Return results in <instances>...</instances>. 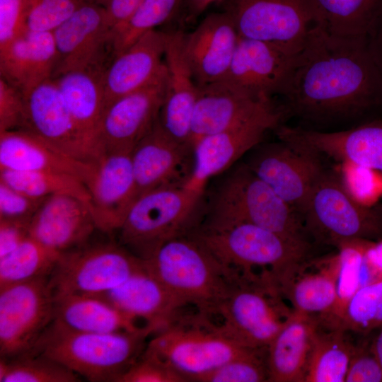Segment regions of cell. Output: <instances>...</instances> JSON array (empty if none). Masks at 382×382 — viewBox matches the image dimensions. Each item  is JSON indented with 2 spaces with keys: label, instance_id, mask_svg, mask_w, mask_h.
<instances>
[{
  "label": "cell",
  "instance_id": "38",
  "mask_svg": "<svg viewBox=\"0 0 382 382\" xmlns=\"http://www.w3.org/2000/svg\"><path fill=\"white\" fill-rule=\"evenodd\" d=\"M60 254L28 237L13 251L0 258V287L48 277Z\"/></svg>",
  "mask_w": 382,
  "mask_h": 382
},
{
  "label": "cell",
  "instance_id": "11",
  "mask_svg": "<svg viewBox=\"0 0 382 382\" xmlns=\"http://www.w3.org/2000/svg\"><path fill=\"white\" fill-rule=\"evenodd\" d=\"M48 277L0 287V358L32 351L52 323L55 300Z\"/></svg>",
  "mask_w": 382,
  "mask_h": 382
},
{
  "label": "cell",
  "instance_id": "30",
  "mask_svg": "<svg viewBox=\"0 0 382 382\" xmlns=\"http://www.w3.org/2000/svg\"><path fill=\"white\" fill-rule=\"evenodd\" d=\"M103 68L66 71L54 78L74 124L96 161L103 154L98 132L105 108Z\"/></svg>",
  "mask_w": 382,
  "mask_h": 382
},
{
  "label": "cell",
  "instance_id": "50",
  "mask_svg": "<svg viewBox=\"0 0 382 382\" xmlns=\"http://www.w3.org/2000/svg\"><path fill=\"white\" fill-rule=\"evenodd\" d=\"M29 224L0 219V258L11 253L29 237Z\"/></svg>",
  "mask_w": 382,
  "mask_h": 382
},
{
  "label": "cell",
  "instance_id": "1",
  "mask_svg": "<svg viewBox=\"0 0 382 382\" xmlns=\"http://www.w3.org/2000/svg\"><path fill=\"white\" fill-rule=\"evenodd\" d=\"M280 97L284 120L297 119L315 130L359 122L381 110L382 78L368 37L335 35L315 25Z\"/></svg>",
  "mask_w": 382,
  "mask_h": 382
},
{
  "label": "cell",
  "instance_id": "40",
  "mask_svg": "<svg viewBox=\"0 0 382 382\" xmlns=\"http://www.w3.org/2000/svg\"><path fill=\"white\" fill-rule=\"evenodd\" d=\"M74 371L43 354L30 352L11 358H0V382H78Z\"/></svg>",
  "mask_w": 382,
  "mask_h": 382
},
{
  "label": "cell",
  "instance_id": "35",
  "mask_svg": "<svg viewBox=\"0 0 382 382\" xmlns=\"http://www.w3.org/2000/svg\"><path fill=\"white\" fill-rule=\"evenodd\" d=\"M323 328L324 330L318 323L308 357L304 382H345L356 345L349 340L347 331Z\"/></svg>",
  "mask_w": 382,
  "mask_h": 382
},
{
  "label": "cell",
  "instance_id": "52",
  "mask_svg": "<svg viewBox=\"0 0 382 382\" xmlns=\"http://www.w3.org/2000/svg\"><path fill=\"white\" fill-rule=\"evenodd\" d=\"M364 267L365 284L382 278V238L369 241L364 253Z\"/></svg>",
  "mask_w": 382,
  "mask_h": 382
},
{
  "label": "cell",
  "instance_id": "15",
  "mask_svg": "<svg viewBox=\"0 0 382 382\" xmlns=\"http://www.w3.org/2000/svg\"><path fill=\"white\" fill-rule=\"evenodd\" d=\"M52 33L57 52L52 78L72 70L105 69L112 59L104 7L86 2Z\"/></svg>",
  "mask_w": 382,
  "mask_h": 382
},
{
  "label": "cell",
  "instance_id": "32",
  "mask_svg": "<svg viewBox=\"0 0 382 382\" xmlns=\"http://www.w3.org/2000/svg\"><path fill=\"white\" fill-rule=\"evenodd\" d=\"M53 323L88 332H131L159 326L132 316L98 296L68 295L54 299Z\"/></svg>",
  "mask_w": 382,
  "mask_h": 382
},
{
  "label": "cell",
  "instance_id": "55",
  "mask_svg": "<svg viewBox=\"0 0 382 382\" xmlns=\"http://www.w3.org/2000/svg\"><path fill=\"white\" fill-rule=\"evenodd\" d=\"M371 348L382 366V326L378 330V332L371 341Z\"/></svg>",
  "mask_w": 382,
  "mask_h": 382
},
{
  "label": "cell",
  "instance_id": "16",
  "mask_svg": "<svg viewBox=\"0 0 382 382\" xmlns=\"http://www.w3.org/2000/svg\"><path fill=\"white\" fill-rule=\"evenodd\" d=\"M300 50L240 37L226 81L258 98L280 96L290 79Z\"/></svg>",
  "mask_w": 382,
  "mask_h": 382
},
{
  "label": "cell",
  "instance_id": "4",
  "mask_svg": "<svg viewBox=\"0 0 382 382\" xmlns=\"http://www.w3.org/2000/svg\"><path fill=\"white\" fill-rule=\"evenodd\" d=\"M144 260L169 291L186 305L211 316L236 274L188 233L168 240Z\"/></svg>",
  "mask_w": 382,
  "mask_h": 382
},
{
  "label": "cell",
  "instance_id": "18",
  "mask_svg": "<svg viewBox=\"0 0 382 382\" xmlns=\"http://www.w3.org/2000/svg\"><path fill=\"white\" fill-rule=\"evenodd\" d=\"M279 139L342 163L382 172V120L373 119L350 129L320 131L280 125Z\"/></svg>",
  "mask_w": 382,
  "mask_h": 382
},
{
  "label": "cell",
  "instance_id": "3",
  "mask_svg": "<svg viewBox=\"0 0 382 382\" xmlns=\"http://www.w3.org/2000/svg\"><path fill=\"white\" fill-rule=\"evenodd\" d=\"M159 330L151 326L111 333L74 331L50 324L32 351L61 363L91 382H117Z\"/></svg>",
  "mask_w": 382,
  "mask_h": 382
},
{
  "label": "cell",
  "instance_id": "39",
  "mask_svg": "<svg viewBox=\"0 0 382 382\" xmlns=\"http://www.w3.org/2000/svg\"><path fill=\"white\" fill-rule=\"evenodd\" d=\"M183 2V0H143L131 17L112 32V59L147 32L178 16Z\"/></svg>",
  "mask_w": 382,
  "mask_h": 382
},
{
  "label": "cell",
  "instance_id": "54",
  "mask_svg": "<svg viewBox=\"0 0 382 382\" xmlns=\"http://www.w3.org/2000/svg\"><path fill=\"white\" fill-rule=\"evenodd\" d=\"M368 47L382 78V15L368 36Z\"/></svg>",
  "mask_w": 382,
  "mask_h": 382
},
{
  "label": "cell",
  "instance_id": "49",
  "mask_svg": "<svg viewBox=\"0 0 382 382\" xmlns=\"http://www.w3.org/2000/svg\"><path fill=\"white\" fill-rule=\"evenodd\" d=\"M26 0H0V47L25 31Z\"/></svg>",
  "mask_w": 382,
  "mask_h": 382
},
{
  "label": "cell",
  "instance_id": "25",
  "mask_svg": "<svg viewBox=\"0 0 382 382\" xmlns=\"http://www.w3.org/2000/svg\"><path fill=\"white\" fill-rule=\"evenodd\" d=\"M96 230L89 207L66 195L46 197L29 224V236L59 253L88 243Z\"/></svg>",
  "mask_w": 382,
  "mask_h": 382
},
{
  "label": "cell",
  "instance_id": "26",
  "mask_svg": "<svg viewBox=\"0 0 382 382\" xmlns=\"http://www.w3.org/2000/svg\"><path fill=\"white\" fill-rule=\"evenodd\" d=\"M340 260L337 252L303 260L274 282L294 311L321 318L335 304Z\"/></svg>",
  "mask_w": 382,
  "mask_h": 382
},
{
  "label": "cell",
  "instance_id": "41",
  "mask_svg": "<svg viewBox=\"0 0 382 382\" xmlns=\"http://www.w3.org/2000/svg\"><path fill=\"white\" fill-rule=\"evenodd\" d=\"M382 326V278L361 286L348 302L338 329L368 335Z\"/></svg>",
  "mask_w": 382,
  "mask_h": 382
},
{
  "label": "cell",
  "instance_id": "34",
  "mask_svg": "<svg viewBox=\"0 0 382 382\" xmlns=\"http://www.w3.org/2000/svg\"><path fill=\"white\" fill-rule=\"evenodd\" d=\"M317 23L338 36L368 37L382 15V0H313Z\"/></svg>",
  "mask_w": 382,
  "mask_h": 382
},
{
  "label": "cell",
  "instance_id": "13",
  "mask_svg": "<svg viewBox=\"0 0 382 382\" xmlns=\"http://www.w3.org/2000/svg\"><path fill=\"white\" fill-rule=\"evenodd\" d=\"M251 151L246 165L302 216L313 189L325 172L320 156L282 140L260 143Z\"/></svg>",
  "mask_w": 382,
  "mask_h": 382
},
{
  "label": "cell",
  "instance_id": "44",
  "mask_svg": "<svg viewBox=\"0 0 382 382\" xmlns=\"http://www.w3.org/2000/svg\"><path fill=\"white\" fill-rule=\"evenodd\" d=\"M379 171L342 163L341 181L347 192L357 202L374 206L382 195V176Z\"/></svg>",
  "mask_w": 382,
  "mask_h": 382
},
{
  "label": "cell",
  "instance_id": "47",
  "mask_svg": "<svg viewBox=\"0 0 382 382\" xmlns=\"http://www.w3.org/2000/svg\"><path fill=\"white\" fill-rule=\"evenodd\" d=\"M345 382H382V366L371 348V342L356 345Z\"/></svg>",
  "mask_w": 382,
  "mask_h": 382
},
{
  "label": "cell",
  "instance_id": "8",
  "mask_svg": "<svg viewBox=\"0 0 382 382\" xmlns=\"http://www.w3.org/2000/svg\"><path fill=\"white\" fill-rule=\"evenodd\" d=\"M202 196L184 186L142 194L129 208L117 231V241L138 257L149 258L163 243L195 226Z\"/></svg>",
  "mask_w": 382,
  "mask_h": 382
},
{
  "label": "cell",
  "instance_id": "21",
  "mask_svg": "<svg viewBox=\"0 0 382 382\" xmlns=\"http://www.w3.org/2000/svg\"><path fill=\"white\" fill-rule=\"evenodd\" d=\"M132 151L105 152L86 184L98 231L112 236L137 198Z\"/></svg>",
  "mask_w": 382,
  "mask_h": 382
},
{
  "label": "cell",
  "instance_id": "12",
  "mask_svg": "<svg viewBox=\"0 0 382 382\" xmlns=\"http://www.w3.org/2000/svg\"><path fill=\"white\" fill-rule=\"evenodd\" d=\"M241 37L301 50L317 23L313 0H222Z\"/></svg>",
  "mask_w": 382,
  "mask_h": 382
},
{
  "label": "cell",
  "instance_id": "48",
  "mask_svg": "<svg viewBox=\"0 0 382 382\" xmlns=\"http://www.w3.org/2000/svg\"><path fill=\"white\" fill-rule=\"evenodd\" d=\"M23 107V94L0 77V132L21 128Z\"/></svg>",
  "mask_w": 382,
  "mask_h": 382
},
{
  "label": "cell",
  "instance_id": "5",
  "mask_svg": "<svg viewBox=\"0 0 382 382\" xmlns=\"http://www.w3.org/2000/svg\"><path fill=\"white\" fill-rule=\"evenodd\" d=\"M184 309L150 337L146 347L187 381L255 349L227 334L211 316Z\"/></svg>",
  "mask_w": 382,
  "mask_h": 382
},
{
  "label": "cell",
  "instance_id": "29",
  "mask_svg": "<svg viewBox=\"0 0 382 382\" xmlns=\"http://www.w3.org/2000/svg\"><path fill=\"white\" fill-rule=\"evenodd\" d=\"M57 61L52 32L27 30L0 47V77L25 94L53 77Z\"/></svg>",
  "mask_w": 382,
  "mask_h": 382
},
{
  "label": "cell",
  "instance_id": "2",
  "mask_svg": "<svg viewBox=\"0 0 382 382\" xmlns=\"http://www.w3.org/2000/svg\"><path fill=\"white\" fill-rule=\"evenodd\" d=\"M210 191L195 227L216 228L248 223L308 243L302 216L246 165L233 166Z\"/></svg>",
  "mask_w": 382,
  "mask_h": 382
},
{
  "label": "cell",
  "instance_id": "46",
  "mask_svg": "<svg viewBox=\"0 0 382 382\" xmlns=\"http://www.w3.org/2000/svg\"><path fill=\"white\" fill-rule=\"evenodd\" d=\"M45 198L30 197L0 181V219L30 223Z\"/></svg>",
  "mask_w": 382,
  "mask_h": 382
},
{
  "label": "cell",
  "instance_id": "56",
  "mask_svg": "<svg viewBox=\"0 0 382 382\" xmlns=\"http://www.w3.org/2000/svg\"><path fill=\"white\" fill-rule=\"evenodd\" d=\"M87 3L94 4L106 8L110 0H85Z\"/></svg>",
  "mask_w": 382,
  "mask_h": 382
},
{
  "label": "cell",
  "instance_id": "6",
  "mask_svg": "<svg viewBox=\"0 0 382 382\" xmlns=\"http://www.w3.org/2000/svg\"><path fill=\"white\" fill-rule=\"evenodd\" d=\"M224 267L236 272H270L274 279L308 258L309 243L248 224L216 228L195 227L189 232Z\"/></svg>",
  "mask_w": 382,
  "mask_h": 382
},
{
  "label": "cell",
  "instance_id": "51",
  "mask_svg": "<svg viewBox=\"0 0 382 382\" xmlns=\"http://www.w3.org/2000/svg\"><path fill=\"white\" fill-rule=\"evenodd\" d=\"M143 0H110L105 11L111 33L124 24Z\"/></svg>",
  "mask_w": 382,
  "mask_h": 382
},
{
  "label": "cell",
  "instance_id": "22",
  "mask_svg": "<svg viewBox=\"0 0 382 382\" xmlns=\"http://www.w3.org/2000/svg\"><path fill=\"white\" fill-rule=\"evenodd\" d=\"M240 35L224 11L207 14L190 33H184L183 50L198 87L225 79Z\"/></svg>",
  "mask_w": 382,
  "mask_h": 382
},
{
  "label": "cell",
  "instance_id": "36",
  "mask_svg": "<svg viewBox=\"0 0 382 382\" xmlns=\"http://www.w3.org/2000/svg\"><path fill=\"white\" fill-rule=\"evenodd\" d=\"M369 241L354 239L336 246L340 260L337 297L330 311L324 317L318 318L320 325L326 328H337L348 302L365 284L364 258Z\"/></svg>",
  "mask_w": 382,
  "mask_h": 382
},
{
  "label": "cell",
  "instance_id": "9",
  "mask_svg": "<svg viewBox=\"0 0 382 382\" xmlns=\"http://www.w3.org/2000/svg\"><path fill=\"white\" fill-rule=\"evenodd\" d=\"M144 264V260L118 241H88L60 254L49 275V284L54 299L100 295L125 282Z\"/></svg>",
  "mask_w": 382,
  "mask_h": 382
},
{
  "label": "cell",
  "instance_id": "17",
  "mask_svg": "<svg viewBox=\"0 0 382 382\" xmlns=\"http://www.w3.org/2000/svg\"><path fill=\"white\" fill-rule=\"evenodd\" d=\"M166 66V65H165ZM166 69L152 82L108 104L100 120L98 140L103 151H132L159 118Z\"/></svg>",
  "mask_w": 382,
  "mask_h": 382
},
{
  "label": "cell",
  "instance_id": "10",
  "mask_svg": "<svg viewBox=\"0 0 382 382\" xmlns=\"http://www.w3.org/2000/svg\"><path fill=\"white\" fill-rule=\"evenodd\" d=\"M302 217L306 231L335 246L354 239L382 238V207L357 202L341 179L327 172L313 189Z\"/></svg>",
  "mask_w": 382,
  "mask_h": 382
},
{
  "label": "cell",
  "instance_id": "19",
  "mask_svg": "<svg viewBox=\"0 0 382 382\" xmlns=\"http://www.w3.org/2000/svg\"><path fill=\"white\" fill-rule=\"evenodd\" d=\"M131 157L137 198L158 187L184 186L193 168V147L172 138L159 118L134 147Z\"/></svg>",
  "mask_w": 382,
  "mask_h": 382
},
{
  "label": "cell",
  "instance_id": "27",
  "mask_svg": "<svg viewBox=\"0 0 382 382\" xmlns=\"http://www.w3.org/2000/svg\"><path fill=\"white\" fill-rule=\"evenodd\" d=\"M165 32L152 30L111 60L103 74L105 108L149 84L165 70Z\"/></svg>",
  "mask_w": 382,
  "mask_h": 382
},
{
  "label": "cell",
  "instance_id": "37",
  "mask_svg": "<svg viewBox=\"0 0 382 382\" xmlns=\"http://www.w3.org/2000/svg\"><path fill=\"white\" fill-rule=\"evenodd\" d=\"M0 181L33 197L66 195L79 199L90 209L91 207V197L86 183L68 173L0 169Z\"/></svg>",
  "mask_w": 382,
  "mask_h": 382
},
{
  "label": "cell",
  "instance_id": "7",
  "mask_svg": "<svg viewBox=\"0 0 382 382\" xmlns=\"http://www.w3.org/2000/svg\"><path fill=\"white\" fill-rule=\"evenodd\" d=\"M285 300L269 272H238L214 315L239 342L265 347L294 312Z\"/></svg>",
  "mask_w": 382,
  "mask_h": 382
},
{
  "label": "cell",
  "instance_id": "14",
  "mask_svg": "<svg viewBox=\"0 0 382 382\" xmlns=\"http://www.w3.org/2000/svg\"><path fill=\"white\" fill-rule=\"evenodd\" d=\"M269 119L284 120L274 99L255 97L224 80L210 83L199 87L190 144L193 147L204 136Z\"/></svg>",
  "mask_w": 382,
  "mask_h": 382
},
{
  "label": "cell",
  "instance_id": "28",
  "mask_svg": "<svg viewBox=\"0 0 382 382\" xmlns=\"http://www.w3.org/2000/svg\"><path fill=\"white\" fill-rule=\"evenodd\" d=\"M95 167V161L76 158L23 129L0 132V169L64 173L86 185Z\"/></svg>",
  "mask_w": 382,
  "mask_h": 382
},
{
  "label": "cell",
  "instance_id": "43",
  "mask_svg": "<svg viewBox=\"0 0 382 382\" xmlns=\"http://www.w3.org/2000/svg\"><path fill=\"white\" fill-rule=\"evenodd\" d=\"M86 3L85 0H26L25 30L53 32Z\"/></svg>",
  "mask_w": 382,
  "mask_h": 382
},
{
  "label": "cell",
  "instance_id": "20",
  "mask_svg": "<svg viewBox=\"0 0 382 382\" xmlns=\"http://www.w3.org/2000/svg\"><path fill=\"white\" fill-rule=\"evenodd\" d=\"M23 115L20 129L28 132L76 158L88 162L96 161L83 141L52 78L23 94Z\"/></svg>",
  "mask_w": 382,
  "mask_h": 382
},
{
  "label": "cell",
  "instance_id": "31",
  "mask_svg": "<svg viewBox=\"0 0 382 382\" xmlns=\"http://www.w3.org/2000/svg\"><path fill=\"white\" fill-rule=\"evenodd\" d=\"M125 313L161 328L187 306L144 265L125 282L100 295Z\"/></svg>",
  "mask_w": 382,
  "mask_h": 382
},
{
  "label": "cell",
  "instance_id": "23",
  "mask_svg": "<svg viewBox=\"0 0 382 382\" xmlns=\"http://www.w3.org/2000/svg\"><path fill=\"white\" fill-rule=\"evenodd\" d=\"M281 124L275 119L259 120L202 137L193 146V168L184 187L204 195L209 180L234 166Z\"/></svg>",
  "mask_w": 382,
  "mask_h": 382
},
{
  "label": "cell",
  "instance_id": "24",
  "mask_svg": "<svg viewBox=\"0 0 382 382\" xmlns=\"http://www.w3.org/2000/svg\"><path fill=\"white\" fill-rule=\"evenodd\" d=\"M184 33L180 28L165 32L166 80L159 122L172 138L178 142L191 145V122L199 87L183 52Z\"/></svg>",
  "mask_w": 382,
  "mask_h": 382
},
{
  "label": "cell",
  "instance_id": "42",
  "mask_svg": "<svg viewBox=\"0 0 382 382\" xmlns=\"http://www.w3.org/2000/svg\"><path fill=\"white\" fill-rule=\"evenodd\" d=\"M267 347L255 348L197 378L196 382L268 381Z\"/></svg>",
  "mask_w": 382,
  "mask_h": 382
},
{
  "label": "cell",
  "instance_id": "45",
  "mask_svg": "<svg viewBox=\"0 0 382 382\" xmlns=\"http://www.w3.org/2000/svg\"><path fill=\"white\" fill-rule=\"evenodd\" d=\"M117 382H187V380L146 347Z\"/></svg>",
  "mask_w": 382,
  "mask_h": 382
},
{
  "label": "cell",
  "instance_id": "53",
  "mask_svg": "<svg viewBox=\"0 0 382 382\" xmlns=\"http://www.w3.org/2000/svg\"><path fill=\"white\" fill-rule=\"evenodd\" d=\"M222 0H183L178 17L183 26L194 23L213 4Z\"/></svg>",
  "mask_w": 382,
  "mask_h": 382
},
{
  "label": "cell",
  "instance_id": "33",
  "mask_svg": "<svg viewBox=\"0 0 382 382\" xmlns=\"http://www.w3.org/2000/svg\"><path fill=\"white\" fill-rule=\"evenodd\" d=\"M316 317L294 311L267 347L268 381L304 382Z\"/></svg>",
  "mask_w": 382,
  "mask_h": 382
}]
</instances>
